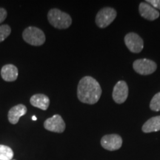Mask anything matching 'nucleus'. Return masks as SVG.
Masks as SVG:
<instances>
[{
    "instance_id": "nucleus-1",
    "label": "nucleus",
    "mask_w": 160,
    "mask_h": 160,
    "mask_svg": "<svg viewBox=\"0 0 160 160\" xmlns=\"http://www.w3.org/2000/svg\"><path fill=\"white\" fill-rule=\"evenodd\" d=\"M101 95V86L94 78L88 76L82 78L77 87V97L81 102L93 105L99 101Z\"/></svg>"
},
{
    "instance_id": "nucleus-2",
    "label": "nucleus",
    "mask_w": 160,
    "mask_h": 160,
    "mask_svg": "<svg viewBox=\"0 0 160 160\" xmlns=\"http://www.w3.org/2000/svg\"><path fill=\"white\" fill-rule=\"evenodd\" d=\"M48 19L53 27L57 29H67L72 24L71 16L59 9H51L48 13Z\"/></svg>"
},
{
    "instance_id": "nucleus-3",
    "label": "nucleus",
    "mask_w": 160,
    "mask_h": 160,
    "mask_svg": "<svg viewBox=\"0 0 160 160\" xmlns=\"http://www.w3.org/2000/svg\"><path fill=\"white\" fill-rule=\"evenodd\" d=\"M22 38L25 42L33 46H41L45 42V35L41 29L30 26L22 33Z\"/></svg>"
},
{
    "instance_id": "nucleus-4",
    "label": "nucleus",
    "mask_w": 160,
    "mask_h": 160,
    "mask_svg": "<svg viewBox=\"0 0 160 160\" xmlns=\"http://www.w3.org/2000/svg\"><path fill=\"white\" fill-rule=\"evenodd\" d=\"M117 17V11L112 8H104L98 12L96 17V24L100 28H105L113 22Z\"/></svg>"
},
{
    "instance_id": "nucleus-5",
    "label": "nucleus",
    "mask_w": 160,
    "mask_h": 160,
    "mask_svg": "<svg viewBox=\"0 0 160 160\" xmlns=\"http://www.w3.org/2000/svg\"><path fill=\"white\" fill-rule=\"evenodd\" d=\"M133 68L137 73L141 75H149L154 73L157 65L154 62L148 59H137L133 62Z\"/></svg>"
},
{
    "instance_id": "nucleus-6",
    "label": "nucleus",
    "mask_w": 160,
    "mask_h": 160,
    "mask_svg": "<svg viewBox=\"0 0 160 160\" xmlns=\"http://www.w3.org/2000/svg\"><path fill=\"white\" fill-rule=\"evenodd\" d=\"M44 128L47 131L60 133L65 131V122L61 116L56 114L45 120L44 122Z\"/></svg>"
},
{
    "instance_id": "nucleus-7",
    "label": "nucleus",
    "mask_w": 160,
    "mask_h": 160,
    "mask_svg": "<svg viewBox=\"0 0 160 160\" xmlns=\"http://www.w3.org/2000/svg\"><path fill=\"white\" fill-rule=\"evenodd\" d=\"M125 43L132 53H140L144 48L143 40L135 33H129L125 36Z\"/></svg>"
},
{
    "instance_id": "nucleus-8",
    "label": "nucleus",
    "mask_w": 160,
    "mask_h": 160,
    "mask_svg": "<svg viewBox=\"0 0 160 160\" xmlns=\"http://www.w3.org/2000/svg\"><path fill=\"white\" fill-rule=\"evenodd\" d=\"M122 145V139L117 134L105 135L102 138L101 145L103 148L110 151L119 150Z\"/></svg>"
},
{
    "instance_id": "nucleus-9",
    "label": "nucleus",
    "mask_w": 160,
    "mask_h": 160,
    "mask_svg": "<svg viewBox=\"0 0 160 160\" xmlns=\"http://www.w3.org/2000/svg\"><path fill=\"white\" fill-rule=\"evenodd\" d=\"M112 97L117 104L125 102L128 97V86L125 81H119L113 88Z\"/></svg>"
},
{
    "instance_id": "nucleus-10",
    "label": "nucleus",
    "mask_w": 160,
    "mask_h": 160,
    "mask_svg": "<svg viewBox=\"0 0 160 160\" xmlns=\"http://www.w3.org/2000/svg\"><path fill=\"white\" fill-rule=\"evenodd\" d=\"M139 11L142 17L151 21L157 19L159 17V11L146 2L139 4Z\"/></svg>"
},
{
    "instance_id": "nucleus-11",
    "label": "nucleus",
    "mask_w": 160,
    "mask_h": 160,
    "mask_svg": "<svg viewBox=\"0 0 160 160\" xmlns=\"http://www.w3.org/2000/svg\"><path fill=\"white\" fill-rule=\"evenodd\" d=\"M27 108L25 105H22V104H19L13 107L12 108L10 109L8 114V121L11 124L13 125H16L19 122V120L20 117L22 116L25 115L27 113Z\"/></svg>"
},
{
    "instance_id": "nucleus-12",
    "label": "nucleus",
    "mask_w": 160,
    "mask_h": 160,
    "mask_svg": "<svg viewBox=\"0 0 160 160\" xmlns=\"http://www.w3.org/2000/svg\"><path fill=\"white\" fill-rule=\"evenodd\" d=\"M30 102L33 107L38 108L42 111H46L49 107L50 99L48 96L42 93H38L32 96L30 99Z\"/></svg>"
},
{
    "instance_id": "nucleus-13",
    "label": "nucleus",
    "mask_w": 160,
    "mask_h": 160,
    "mask_svg": "<svg viewBox=\"0 0 160 160\" xmlns=\"http://www.w3.org/2000/svg\"><path fill=\"white\" fill-rule=\"evenodd\" d=\"M1 76L6 82H14L18 77V68L12 64L4 65L1 70Z\"/></svg>"
},
{
    "instance_id": "nucleus-14",
    "label": "nucleus",
    "mask_w": 160,
    "mask_h": 160,
    "mask_svg": "<svg viewBox=\"0 0 160 160\" xmlns=\"http://www.w3.org/2000/svg\"><path fill=\"white\" fill-rule=\"evenodd\" d=\"M142 130L144 133H151L160 131V116L152 117L144 124Z\"/></svg>"
},
{
    "instance_id": "nucleus-15",
    "label": "nucleus",
    "mask_w": 160,
    "mask_h": 160,
    "mask_svg": "<svg viewBox=\"0 0 160 160\" xmlns=\"http://www.w3.org/2000/svg\"><path fill=\"white\" fill-rule=\"evenodd\" d=\"M13 151L7 145H0V160H12Z\"/></svg>"
},
{
    "instance_id": "nucleus-16",
    "label": "nucleus",
    "mask_w": 160,
    "mask_h": 160,
    "mask_svg": "<svg viewBox=\"0 0 160 160\" xmlns=\"http://www.w3.org/2000/svg\"><path fill=\"white\" fill-rule=\"evenodd\" d=\"M150 108L153 111H160V92L154 95L150 103Z\"/></svg>"
},
{
    "instance_id": "nucleus-17",
    "label": "nucleus",
    "mask_w": 160,
    "mask_h": 160,
    "mask_svg": "<svg viewBox=\"0 0 160 160\" xmlns=\"http://www.w3.org/2000/svg\"><path fill=\"white\" fill-rule=\"evenodd\" d=\"M11 28L8 25L0 26V42H3L6 38L11 34Z\"/></svg>"
},
{
    "instance_id": "nucleus-18",
    "label": "nucleus",
    "mask_w": 160,
    "mask_h": 160,
    "mask_svg": "<svg viewBox=\"0 0 160 160\" xmlns=\"http://www.w3.org/2000/svg\"><path fill=\"white\" fill-rule=\"evenodd\" d=\"M146 2L148 3L156 9L160 10V0H147Z\"/></svg>"
},
{
    "instance_id": "nucleus-19",
    "label": "nucleus",
    "mask_w": 160,
    "mask_h": 160,
    "mask_svg": "<svg viewBox=\"0 0 160 160\" xmlns=\"http://www.w3.org/2000/svg\"><path fill=\"white\" fill-rule=\"evenodd\" d=\"M7 11L5 8H0V23L2 22L3 21H5L6 17H7Z\"/></svg>"
},
{
    "instance_id": "nucleus-20",
    "label": "nucleus",
    "mask_w": 160,
    "mask_h": 160,
    "mask_svg": "<svg viewBox=\"0 0 160 160\" xmlns=\"http://www.w3.org/2000/svg\"><path fill=\"white\" fill-rule=\"evenodd\" d=\"M32 120H33V121H36V120H37V117H36V116H33V117H32Z\"/></svg>"
},
{
    "instance_id": "nucleus-21",
    "label": "nucleus",
    "mask_w": 160,
    "mask_h": 160,
    "mask_svg": "<svg viewBox=\"0 0 160 160\" xmlns=\"http://www.w3.org/2000/svg\"><path fill=\"white\" fill-rule=\"evenodd\" d=\"M12 160H16V159H12Z\"/></svg>"
}]
</instances>
